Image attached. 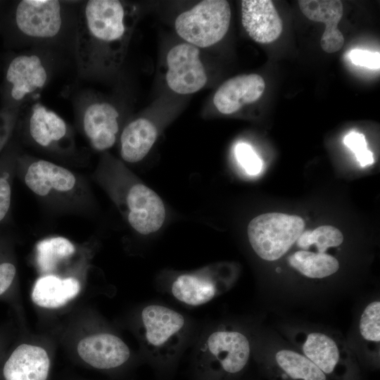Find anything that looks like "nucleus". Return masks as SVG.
Instances as JSON below:
<instances>
[{
  "instance_id": "nucleus-28",
  "label": "nucleus",
  "mask_w": 380,
  "mask_h": 380,
  "mask_svg": "<svg viewBox=\"0 0 380 380\" xmlns=\"http://www.w3.org/2000/svg\"><path fill=\"white\" fill-rule=\"evenodd\" d=\"M235 156L248 175H255L261 171L262 160L249 144L239 143L235 147Z\"/></svg>"
},
{
  "instance_id": "nucleus-9",
  "label": "nucleus",
  "mask_w": 380,
  "mask_h": 380,
  "mask_svg": "<svg viewBox=\"0 0 380 380\" xmlns=\"http://www.w3.org/2000/svg\"><path fill=\"white\" fill-rule=\"evenodd\" d=\"M227 284L211 269L183 273L176 277L168 287V293L188 306L206 304L224 291Z\"/></svg>"
},
{
  "instance_id": "nucleus-13",
  "label": "nucleus",
  "mask_w": 380,
  "mask_h": 380,
  "mask_svg": "<svg viewBox=\"0 0 380 380\" xmlns=\"http://www.w3.org/2000/svg\"><path fill=\"white\" fill-rule=\"evenodd\" d=\"M241 23L249 37L260 44L277 39L283 30L282 20L270 0H243Z\"/></svg>"
},
{
  "instance_id": "nucleus-12",
  "label": "nucleus",
  "mask_w": 380,
  "mask_h": 380,
  "mask_svg": "<svg viewBox=\"0 0 380 380\" xmlns=\"http://www.w3.org/2000/svg\"><path fill=\"white\" fill-rule=\"evenodd\" d=\"M128 221L141 234L158 231L165 219V209L159 196L142 184L133 185L127 196Z\"/></svg>"
},
{
  "instance_id": "nucleus-1",
  "label": "nucleus",
  "mask_w": 380,
  "mask_h": 380,
  "mask_svg": "<svg viewBox=\"0 0 380 380\" xmlns=\"http://www.w3.org/2000/svg\"><path fill=\"white\" fill-rule=\"evenodd\" d=\"M139 16L137 6L125 1L89 0L82 4L75 42L82 76H103L120 68Z\"/></svg>"
},
{
  "instance_id": "nucleus-4",
  "label": "nucleus",
  "mask_w": 380,
  "mask_h": 380,
  "mask_svg": "<svg viewBox=\"0 0 380 380\" xmlns=\"http://www.w3.org/2000/svg\"><path fill=\"white\" fill-rule=\"evenodd\" d=\"M231 8L225 0H204L181 13L175 21L178 36L197 48L210 47L227 34Z\"/></svg>"
},
{
  "instance_id": "nucleus-17",
  "label": "nucleus",
  "mask_w": 380,
  "mask_h": 380,
  "mask_svg": "<svg viewBox=\"0 0 380 380\" xmlns=\"http://www.w3.org/2000/svg\"><path fill=\"white\" fill-rule=\"evenodd\" d=\"M25 182L36 195L46 196L51 192L65 193L76 185V177L67 168L46 160H37L28 167Z\"/></svg>"
},
{
  "instance_id": "nucleus-7",
  "label": "nucleus",
  "mask_w": 380,
  "mask_h": 380,
  "mask_svg": "<svg viewBox=\"0 0 380 380\" xmlns=\"http://www.w3.org/2000/svg\"><path fill=\"white\" fill-rule=\"evenodd\" d=\"M6 36L14 32L36 39H49L61 32L63 6L56 0H22L4 18Z\"/></svg>"
},
{
  "instance_id": "nucleus-5",
  "label": "nucleus",
  "mask_w": 380,
  "mask_h": 380,
  "mask_svg": "<svg viewBox=\"0 0 380 380\" xmlns=\"http://www.w3.org/2000/svg\"><path fill=\"white\" fill-rule=\"evenodd\" d=\"M48 78L46 65L37 54L19 53L10 56L4 66L0 87V110H20L31 95L42 90Z\"/></svg>"
},
{
  "instance_id": "nucleus-29",
  "label": "nucleus",
  "mask_w": 380,
  "mask_h": 380,
  "mask_svg": "<svg viewBox=\"0 0 380 380\" xmlns=\"http://www.w3.org/2000/svg\"><path fill=\"white\" fill-rule=\"evenodd\" d=\"M350 58L356 65L363 66L369 69H379V52H371L367 50L353 49L350 52Z\"/></svg>"
},
{
  "instance_id": "nucleus-31",
  "label": "nucleus",
  "mask_w": 380,
  "mask_h": 380,
  "mask_svg": "<svg viewBox=\"0 0 380 380\" xmlns=\"http://www.w3.org/2000/svg\"><path fill=\"white\" fill-rule=\"evenodd\" d=\"M16 270L15 266L9 262L0 264V295L4 293L12 284Z\"/></svg>"
},
{
  "instance_id": "nucleus-19",
  "label": "nucleus",
  "mask_w": 380,
  "mask_h": 380,
  "mask_svg": "<svg viewBox=\"0 0 380 380\" xmlns=\"http://www.w3.org/2000/svg\"><path fill=\"white\" fill-rule=\"evenodd\" d=\"M80 288L79 281L74 277L61 278L45 274L35 281L32 300L42 308H58L75 298Z\"/></svg>"
},
{
  "instance_id": "nucleus-6",
  "label": "nucleus",
  "mask_w": 380,
  "mask_h": 380,
  "mask_svg": "<svg viewBox=\"0 0 380 380\" xmlns=\"http://www.w3.org/2000/svg\"><path fill=\"white\" fill-rule=\"evenodd\" d=\"M304 228V220L299 216L268 213L254 217L247 233L255 253L265 260L274 261L289 250Z\"/></svg>"
},
{
  "instance_id": "nucleus-3",
  "label": "nucleus",
  "mask_w": 380,
  "mask_h": 380,
  "mask_svg": "<svg viewBox=\"0 0 380 380\" xmlns=\"http://www.w3.org/2000/svg\"><path fill=\"white\" fill-rule=\"evenodd\" d=\"M251 354L247 336L226 328L206 331L194 349L190 374L192 380H226L240 373Z\"/></svg>"
},
{
  "instance_id": "nucleus-10",
  "label": "nucleus",
  "mask_w": 380,
  "mask_h": 380,
  "mask_svg": "<svg viewBox=\"0 0 380 380\" xmlns=\"http://www.w3.org/2000/svg\"><path fill=\"white\" fill-rule=\"evenodd\" d=\"M80 358L99 370L113 371L125 365L131 353L127 344L110 333H98L82 338L77 348Z\"/></svg>"
},
{
  "instance_id": "nucleus-11",
  "label": "nucleus",
  "mask_w": 380,
  "mask_h": 380,
  "mask_svg": "<svg viewBox=\"0 0 380 380\" xmlns=\"http://www.w3.org/2000/svg\"><path fill=\"white\" fill-rule=\"evenodd\" d=\"M120 113L111 103L95 101L83 109L82 125L85 136L95 150L111 148L119 132Z\"/></svg>"
},
{
  "instance_id": "nucleus-18",
  "label": "nucleus",
  "mask_w": 380,
  "mask_h": 380,
  "mask_svg": "<svg viewBox=\"0 0 380 380\" xmlns=\"http://www.w3.org/2000/svg\"><path fill=\"white\" fill-rule=\"evenodd\" d=\"M29 110L28 130L36 144L48 148L66 139L68 127L59 115L39 103L32 105Z\"/></svg>"
},
{
  "instance_id": "nucleus-30",
  "label": "nucleus",
  "mask_w": 380,
  "mask_h": 380,
  "mask_svg": "<svg viewBox=\"0 0 380 380\" xmlns=\"http://www.w3.org/2000/svg\"><path fill=\"white\" fill-rule=\"evenodd\" d=\"M11 198V189L8 182L0 177V222L7 214Z\"/></svg>"
},
{
  "instance_id": "nucleus-8",
  "label": "nucleus",
  "mask_w": 380,
  "mask_h": 380,
  "mask_svg": "<svg viewBox=\"0 0 380 380\" xmlns=\"http://www.w3.org/2000/svg\"><path fill=\"white\" fill-rule=\"evenodd\" d=\"M165 63V80L172 91L190 94L206 84L208 76L198 48L186 42L176 44L168 51Z\"/></svg>"
},
{
  "instance_id": "nucleus-33",
  "label": "nucleus",
  "mask_w": 380,
  "mask_h": 380,
  "mask_svg": "<svg viewBox=\"0 0 380 380\" xmlns=\"http://www.w3.org/2000/svg\"><path fill=\"white\" fill-rule=\"evenodd\" d=\"M1 3H2V2H1V1H0V5L1 4Z\"/></svg>"
},
{
  "instance_id": "nucleus-22",
  "label": "nucleus",
  "mask_w": 380,
  "mask_h": 380,
  "mask_svg": "<svg viewBox=\"0 0 380 380\" xmlns=\"http://www.w3.org/2000/svg\"><path fill=\"white\" fill-rule=\"evenodd\" d=\"M290 265L303 275L321 279L336 272L339 263L336 258L325 253L299 251L289 258Z\"/></svg>"
},
{
  "instance_id": "nucleus-26",
  "label": "nucleus",
  "mask_w": 380,
  "mask_h": 380,
  "mask_svg": "<svg viewBox=\"0 0 380 380\" xmlns=\"http://www.w3.org/2000/svg\"><path fill=\"white\" fill-rule=\"evenodd\" d=\"M359 329L364 339L370 342L380 341V302L370 303L365 308L360 320Z\"/></svg>"
},
{
  "instance_id": "nucleus-14",
  "label": "nucleus",
  "mask_w": 380,
  "mask_h": 380,
  "mask_svg": "<svg viewBox=\"0 0 380 380\" xmlns=\"http://www.w3.org/2000/svg\"><path fill=\"white\" fill-rule=\"evenodd\" d=\"M265 88V81L259 75L235 76L218 87L213 96V104L220 113L232 114L245 105L258 101Z\"/></svg>"
},
{
  "instance_id": "nucleus-24",
  "label": "nucleus",
  "mask_w": 380,
  "mask_h": 380,
  "mask_svg": "<svg viewBox=\"0 0 380 380\" xmlns=\"http://www.w3.org/2000/svg\"><path fill=\"white\" fill-rule=\"evenodd\" d=\"M279 367L293 379L326 380L325 374L305 355L291 350H280L275 355Z\"/></svg>"
},
{
  "instance_id": "nucleus-20",
  "label": "nucleus",
  "mask_w": 380,
  "mask_h": 380,
  "mask_svg": "<svg viewBox=\"0 0 380 380\" xmlns=\"http://www.w3.org/2000/svg\"><path fill=\"white\" fill-rule=\"evenodd\" d=\"M155 125L148 119L138 118L123 129L120 135V155L128 163L142 160L149 152L157 138Z\"/></svg>"
},
{
  "instance_id": "nucleus-32",
  "label": "nucleus",
  "mask_w": 380,
  "mask_h": 380,
  "mask_svg": "<svg viewBox=\"0 0 380 380\" xmlns=\"http://www.w3.org/2000/svg\"><path fill=\"white\" fill-rule=\"evenodd\" d=\"M20 110H0V131H3L7 129H9V127L13 124L17 118ZM7 132V131H5ZM3 132H0L3 133ZM1 139L0 136V145L1 143Z\"/></svg>"
},
{
  "instance_id": "nucleus-21",
  "label": "nucleus",
  "mask_w": 380,
  "mask_h": 380,
  "mask_svg": "<svg viewBox=\"0 0 380 380\" xmlns=\"http://www.w3.org/2000/svg\"><path fill=\"white\" fill-rule=\"evenodd\" d=\"M340 349L336 341L320 332L308 334L303 344L304 355L324 374L334 372L341 358Z\"/></svg>"
},
{
  "instance_id": "nucleus-16",
  "label": "nucleus",
  "mask_w": 380,
  "mask_h": 380,
  "mask_svg": "<svg viewBox=\"0 0 380 380\" xmlns=\"http://www.w3.org/2000/svg\"><path fill=\"white\" fill-rule=\"evenodd\" d=\"M50 359L46 351L39 346L21 344L4 363V380H47Z\"/></svg>"
},
{
  "instance_id": "nucleus-23",
  "label": "nucleus",
  "mask_w": 380,
  "mask_h": 380,
  "mask_svg": "<svg viewBox=\"0 0 380 380\" xmlns=\"http://www.w3.org/2000/svg\"><path fill=\"white\" fill-rule=\"evenodd\" d=\"M75 251L74 245L65 237L46 239L36 246L37 264L42 273L48 274L61 260L71 256Z\"/></svg>"
},
{
  "instance_id": "nucleus-15",
  "label": "nucleus",
  "mask_w": 380,
  "mask_h": 380,
  "mask_svg": "<svg viewBox=\"0 0 380 380\" xmlns=\"http://www.w3.org/2000/svg\"><path fill=\"white\" fill-rule=\"evenodd\" d=\"M298 6L309 20L325 24L320 45L327 53L339 51L343 46L344 37L338 28L343 14V6L338 0H300Z\"/></svg>"
},
{
  "instance_id": "nucleus-25",
  "label": "nucleus",
  "mask_w": 380,
  "mask_h": 380,
  "mask_svg": "<svg viewBox=\"0 0 380 380\" xmlns=\"http://www.w3.org/2000/svg\"><path fill=\"white\" fill-rule=\"evenodd\" d=\"M343 236L341 232L330 225L320 226L312 231H303L296 241L297 246L304 250L315 245L318 253H325L331 247L342 243Z\"/></svg>"
},
{
  "instance_id": "nucleus-2",
  "label": "nucleus",
  "mask_w": 380,
  "mask_h": 380,
  "mask_svg": "<svg viewBox=\"0 0 380 380\" xmlns=\"http://www.w3.org/2000/svg\"><path fill=\"white\" fill-rule=\"evenodd\" d=\"M141 338L157 380H171L190 335V322L179 312L151 303L140 312Z\"/></svg>"
},
{
  "instance_id": "nucleus-27",
  "label": "nucleus",
  "mask_w": 380,
  "mask_h": 380,
  "mask_svg": "<svg viewBox=\"0 0 380 380\" xmlns=\"http://www.w3.org/2000/svg\"><path fill=\"white\" fill-rule=\"evenodd\" d=\"M344 144L355 155V157L362 167H365L374 163L372 151L367 149V144L363 134L352 132L343 139Z\"/></svg>"
}]
</instances>
